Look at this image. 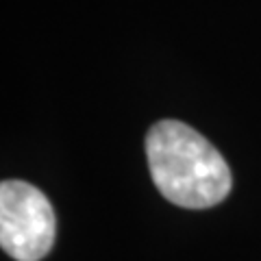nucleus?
I'll return each mask as SVG.
<instances>
[{
    "instance_id": "nucleus-1",
    "label": "nucleus",
    "mask_w": 261,
    "mask_h": 261,
    "mask_svg": "<svg viewBox=\"0 0 261 261\" xmlns=\"http://www.w3.org/2000/svg\"><path fill=\"white\" fill-rule=\"evenodd\" d=\"M146 159L154 187L176 207H216L233 187L231 168L216 146L178 120H159L150 126Z\"/></svg>"
},
{
    "instance_id": "nucleus-2",
    "label": "nucleus",
    "mask_w": 261,
    "mask_h": 261,
    "mask_svg": "<svg viewBox=\"0 0 261 261\" xmlns=\"http://www.w3.org/2000/svg\"><path fill=\"white\" fill-rule=\"evenodd\" d=\"M57 218L46 196L24 181L0 185V246L15 261H39L50 252Z\"/></svg>"
}]
</instances>
